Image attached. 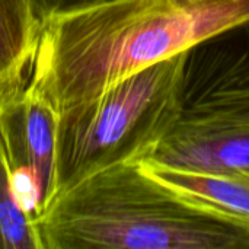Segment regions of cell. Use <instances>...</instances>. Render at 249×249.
<instances>
[{
    "mask_svg": "<svg viewBox=\"0 0 249 249\" xmlns=\"http://www.w3.org/2000/svg\"><path fill=\"white\" fill-rule=\"evenodd\" d=\"M249 22V0H102L47 15L25 86L57 112Z\"/></svg>",
    "mask_w": 249,
    "mask_h": 249,
    "instance_id": "cell-1",
    "label": "cell"
},
{
    "mask_svg": "<svg viewBox=\"0 0 249 249\" xmlns=\"http://www.w3.org/2000/svg\"><path fill=\"white\" fill-rule=\"evenodd\" d=\"M35 225L44 249H249V225L194 206L142 162L73 179Z\"/></svg>",
    "mask_w": 249,
    "mask_h": 249,
    "instance_id": "cell-2",
    "label": "cell"
},
{
    "mask_svg": "<svg viewBox=\"0 0 249 249\" xmlns=\"http://www.w3.org/2000/svg\"><path fill=\"white\" fill-rule=\"evenodd\" d=\"M187 54L156 63L60 112V188L92 171L149 156L182 115Z\"/></svg>",
    "mask_w": 249,
    "mask_h": 249,
    "instance_id": "cell-3",
    "label": "cell"
},
{
    "mask_svg": "<svg viewBox=\"0 0 249 249\" xmlns=\"http://www.w3.org/2000/svg\"><path fill=\"white\" fill-rule=\"evenodd\" d=\"M184 114L249 120V22L194 51L185 76Z\"/></svg>",
    "mask_w": 249,
    "mask_h": 249,
    "instance_id": "cell-4",
    "label": "cell"
},
{
    "mask_svg": "<svg viewBox=\"0 0 249 249\" xmlns=\"http://www.w3.org/2000/svg\"><path fill=\"white\" fill-rule=\"evenodd\" d=\"M58 120L60 112L31 92L25 82L0 92V137L10 171L32 172L41 179L45 198L42 213L60 190L57 175Z\"/></svg>",
    "mask_w": 249,
    "mask_h": 249,
    "instance_id": "cell-5",
    "label": "cell"
},
{
    "mask_svg": "<svg viewBox=\"0 0 249 249\" xmlns=\"http://www.w3.org/2000/svg\"><path fill=\"white\" fill-rule=\"evenodd\" d=\"M142 162L200 172L249 174V120L181 115Z\"/></svg>",
    "mask_w": 249,
    "mask_h": 249,
    "instance_id": "cell-6",
    "label": "cell"
},
{
    "mask_svg": "<svg viewBox=\"0 0 249 249\" xmlns=\"http://www.w3.org/2000/svg\"><path fill=\"white\" fill-rule=\"evenodd\" d=\"M142 165L194 206L249 225V174L200 172L146 162Z\"/></svg>",
    "mask_w": 249,
    "mask_h": 249,
    "instance_id": "cell-7",
    "label": "cell"
},
{
    "mask_svg": "<svg viewBox=\"0 0 249 249\" xmlns=\"http://www.w3.org/2000/svg\"><path fill=\"white\" fill-rule=\"evenodd\" d=\"M39 25L31 0H0V92L26 82Z\"/></svg>",
    "mask_w": 249,
    "mask_h": 249,
    "instance_id": "cell-8",
    "label": "cell"
},
{
    "mask_svg": "<svg viewBox=\"0 0 249 249\" xmlns=\"http://www.w3.org/2000/svg\"><path fill=\"white\" fill-rule=\"evenodd\" d=\"M0 249H44L39 231L16 204L10 163L0 137Z\"/></svg>",
    "mask_w": 249,
    "mask_h": 249,
    "instance_id": "cell-9",
    "label": "cell"
},
{
    "mask_svg": "<svg viewBox=\"0 0 249 249\" xmlns=\"http://www.w3.org/2000/svg\"><path fill=\"white\" fill-rule=\"evenodd\" d=\"M96 1H102V0H31L34 10H35L36 16L39 18V20H42L47 15H50L55 10L80 6V4L96 3Z\"/></svg>",
    "mask_w": 249,
    "mask_h": 249,
    "instance_id": "cell-10",
    "label": "cell"
}]
</instances>
